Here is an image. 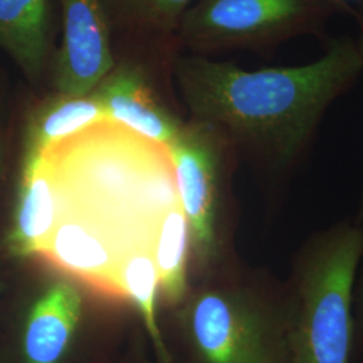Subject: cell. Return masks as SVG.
<instances>
[{"instance_id": "obj_10", "label": "cell", "mask_w": 363, "mask_h": 363, "mask_svg": "<svg viewBox=\"0 0 363 363\" xmlns=\"http://www.w3.org/2000/svg\"><path fill=\"white\" fill-rule=\"evenodd\" d=\"M91 91L108 121L151 142L167 145L183 125L156 99L143 67L133 62L116 64Z\"/></svg>"}, {"instance_id": "obj_5", "label": "cell", "mask_w": 363, "mask_h": 363, "mask_svg": "<svg viewBox=\"0 0 363 363\" xmlns=\"http://www.w3.org/2000/svg\"><path fill=\"white\" fill-rule=\"evenodd\" d=\"M335 10L325 0H196L178 34L195 54L272 50L291 39L322 35Z\"/></svg>"}, {"instance_id": "obj_21", "label": "cell", "mask_w": 363, "mask_h": 363, "mask_svg": "<svg viewBox=\"0 0 363 363\" xmlns=\"http://www.w3.org/2000/svg\"><path fill=\"white\" fill-rule=\"evenodd\" d=\"M3 288H4V284H3V280H1V277H0V294H1Z\"/></svg>"}, {"instance_id": "obj_11", "label": "cell", "mask_w": 363, "mask_h": 363, "mask_svg": "<svg viewBox=\"0 0 363 363\" xmlns=\"http://www.w3.org/2000/svg\"><path fill=\"white\" fill-rule=\"evenodd\" d=\"M39 256L105 295L121 298L118 271L124 259L116 247L89 225L62 216Z\"/></svg>"}, {"instance_id": "obj_15", "label": "cell", "mask_w": 363, "mask_h": 363, "mask_svg": "<svg viewBox=\"0 0 363 363\" xmlns=\"http://www.w3.org/2000/svg\"><path fill=\"white\" fill-rule=\"evenodd\" d=\"M118 286L121 298L130 300L135 310L140 315L155 349L157 362L174 363L157 322L156 300L160 288L151 250L143 249L133 252L123 261L118 271Z\"/></svg>"}, {"instance_id": "obj_14", "label": "cell", "mask_w": 363, "mask_h": 363, "mask_svg": "<svg viewBox=\"0 0 363 363\" xmlns=\"http://www.w3.org/2000/svg\"><path fill=\"white\" fill-rule=\"evenodd\" d=\"M151 255L162 295L172 306H181L190 288L187 267L191 255L190 230L181 203L171 208L156 229Z\"/></svg>"}, {"instance_id": "obj_16", "label": "cell", "mask_w": 363, "mask_h": 363, "mask_svg": "<svg viewBox=\"0 0 363 363\" xmlns=\"http://www.w3.org/2000/svg\"><path fill=\"white\" fill-rule=\"evenodd\" d=\"M196 0H116L121 13L136 23L160 31H177L182 16Z\"/></svg>"}, {"instance_id": "obj_7", "label": "cell", "mask_w": 363, "mask_h": 363, "mask_svg": "<svg viewBox=\"0 0 363 363\" xmlns=\"http://www.w3.org/2000/svg\"><path fill=\"white\" fill-rule=\"evenodd\" d=\"M64 38L52 65L55 91L91 93L115 67L103 0H61Z\"/></svg>"}, {"instance_id": "obj_1", "label": "cell", "mask_w": 363, "mask_h": 363, "mask_svg": "<svg viewBox=\"0 0 363 363\" xmlns=\"http://www.w3.org/2000/svg\"><path fill=\"white\" fill-rule=\"evenodd\" d=\"M174 77L191 118L213 124L273 174H292L328 108L363 73L355 39L337 37L304 65L247 70L206 55H182Z\"/></svg>"}, {"instance_id": "obj_2", "label": "cell", "mask_w": 363, "mask_h": 363, "mask_svg": "<svg viewBox=\"0 0 363 363\" xmlns=\"http://www.w3.org/2000/svg\"><path fill=\"white\" fill-rule=\"evenodd\" d=\"M48 155L60 184L61 217L88 223L124 259L151 250L160 220L179 203L166 145L106 120Z\"/></svg>"}, {"instance_id": "obj_13", "label": "cell", "mask_w": 363, "mask_h": 363, "mask_svg": "<svg viewBox=\"0 0 363 363\" xmlns=\"http://www.w3.org/2000/svg\"><path fill=\"white\" fill-rule=\"evenodd\" d=\"M103 121H106L104 108L93 91L84 96L57 91L27 116L22 157L48 155L69 138Z\"/></svg>"}, {"instance_id": "obj_17", "label": "cell", "mask_w": 363, "mask_h": 363, "mask_svg": "<svg viewBox=\"0 0 363 363\" xmlns=\"http://www.w3.org/2000/svg\"><path fill=\"white\" fill-rule=\"evenodd\" d=\"M354 320H355V342L354 359L363 357V259L357 276L354 289Z\"/></svg>"}, {"instance_id": "obj_18", "label": "cell", "mask_w": 363, "mask_h": 363, "mask_svg": "<svg viewBox=\"0 0 363 363\" xmlns=\"http://www.w3.org/2000/svg\"><path fill=\"white\" fill-rule=\"evenodd\" d=\"M351 18H354L355 25H357V38H355V43H357V48H358V52H359V55H361V60H362L363 64V9L355 11V13H354ZM355 222L363 229V193L362 198H361V203H359V210H358V216H357Z\"/></svg>"}, {"instance_id": "obj_9", "label": "cell", "mask_w": 363, "mask_h": 363, "mask_svg": "<svg viewBox=\"0 0 363 363\" xmlns=\"http://www.w3.org/2000/svg\"><path fill=\"white\" fill-rule=\"evenodd\" d=\"M61 211V191L50 156L22 157L13 216L3 240L4 252L13 259L39 256Z\"/></svg>"}, {"instance_id": "obj_12", "label": "cell", "mask_w": 363, "mask_h": 363, "mask_svg": "<svg viewBox=\"0 0 363 363\" xmlns=\"http://www.w3.org/2000/svg\"><path fill=\"white\" fill-rule=\"evenodd\" d=\"M0 49L28 81H40L52 57V0H0Z\"/></svg>"}, {"instance_id": "obj_19", "label": "cell", "mask_w": 363, "mask_h": 363, "mask_svg": "<svg viewBox=\"0 0 363 363\" xmlns=\"http://www.w3.org/2000/svg\"><path fill=\"white\" fill-rule=\"evenodd\" d=\"M337 13L352 16L355 11L363 9V0H325Z\"/></svg>"}, {"instance_id": "obj_8", "label": "cell", "mask_w": 363, "mask_h": 363, "mask_svg": "<svg viewBox=\"0 0 363 363\" xmlns=\"http://www.w3.org/2000/svg\"><path fill=\"white\" fill-rule=\"evenodd\" d=\"M84 315L77 284L58 279L30 304L16 340L18 363H66Z\"/></svg>"}, {"instance_id": "obj_20", "label": "cell", "mask_w": 363, "mask_h": 363, "mask_svg": "<svg viewBox=\"0 0 363 363\" xmlns=\"http://www.w3.org/2000/svg\"><path fill=\"white\" fill-rule=\"evenodd\" d=\"M4 156H6V151H4V140L0 135V177L3 174V169H4Z\"/></svg>"}, {"instance_id": "obj_6", "label": "cell", "mask_w": 363, "mask_h": 363, "mask_svg": "<svg viewBox=\"0 0 363 363\" xmlns=\"http://www.w3.org/2000/svg\"><path fill=\"white\" fill-rule=\"evenodd\" d=\"M166 147L189 223L191 256L201 271L208 272L225 253V179L235 145L218 127L191 118Z\"/></svg>"}, {"instance_id": "obj_22", "label": "cell", "mask_w": 363, "mask_h": 363, "mask_svg": "<svg viewBox=\"0 0 363 363\" xmlns=\"http://www.w3.org/2000/svg\"><path fill=\"white\" fill-rule=\"evenodd\" d=\"M0 363H4V361H3V359H1V358H0Z\"/></svg>"}, {"instance_id": "obj_3", "label": "cell", "mask_w": 363, "mask_h": 363, "mask_svg": "<svg viewBox=\"0 0 363 363\" xmlns=\"http://www.w3.org/2000/svg\"><path fill=\"white\" fill-rule=\"evenodd\" d=\"M363 229L345 220L311 235L284 284L289 363H352L354 289Z\"/></svg>"}, {"instance_id": "obj_4", "label": "cell", "mask_w": 363, "mask_h": 363, "mask_svg": "<svg viewBox=\"0 0 363 363\" xmlns=\"http://www.w3.org/2000/svg\"><path fill=\"white\" fill-rule=\"evenodd\" d=\"M178 325L189 363H289L284 284L202 286L179 306Z\"/></svg>"}]
</instances>
